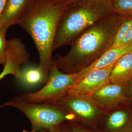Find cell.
<instances>
[{
	"label": "cell",
	"mask_w": 132,
	"mask_h": 132,
	"mask_svg": "<svg viewBox=\"0 0 132 132\" xmlns=\"http://www.w3.org/2000/svg\"><path fill=\"white\" fill-rule=\"evenodd\" d=\"M125 19L114 13L100 20L72 43L67 54L56 55L53 64L67 74L76 73L86 68L112 47Z\"/></svg>",
	"instance_id": "6da1fadb"
},
{
	"label": "cell",
	"mask_w": 132,
	"mask_h": 132,
	"mask_svg": "<svg viewBox=\"0 0 132 132\" xmlns=\"http://www.w3.org/2000/svg\"><path fill=\"white\" fill-rule=\"evenodd\" d=\"M37 1L24 12L18 24L32 39L39 57L38 67L47 80L53 64V46L58 22L65 6Z\"/></svg>",
	"instance_id": "7a4b0ae2"
},
{
	"label": "cell",
	"mask_w": 132,
	"mask_h": 132,
	"mask_svg": "<svg viewBox=\"0 0 132 132\" xmlns=\"http://www.w3.org/2000/svg\"><path fill=\"white\" fill-rule=\"evenodd\" d=\"M114 13L112 0H76L66 5L58 22L53 51L71 46L97 22Z\"/></svg>",
	"instance_id": "3957f363"
},
{
	"label": "cell",
	"mask_w": 132,
	"mask_h": 132,
	"mask_svg": "<svg viewBox=\"0 0 132 132\" xmlns=\"http://www.w3.org/2000/svg\"><path fill=\"white\" fill-rule=\"evenodd\" d=\"M12 106L24 114L29 119L32 130H47L54 127L61 125L66 120H71L72 117L60 107L54 104L43 102L39 104L27 102L19 96L0 105V109Z\"/></svg>",
	"instance_id": "277c9868"
},
{
	"label": "cell",
	"mask_w": 132,
	"mask_h": 132,
	"mask_svg": "<svg viewBox=\"0 0 132 132\" xmlns=\"http://www.w3.org/2000/svg\"><path fill=\"white\" fill-rule=\"evenodd\" d=\"M79 78V73H64L53 64L50 71L47 81L42 89L35 93H22L20 97L27 102L35 104L56 100L65 95Z\"/></svg>",
	"instance_id": "5b68a950"
},
{
	"label": "cell",
	"mask_w": 132,
	"mask_h": 132,
	"mask_svg": "<svg viewBox=\"0 0 132 132\" xmlns=\"http://www.w3.org/2000/svg\"><path fill=\"white\" fill-rule=\"evenodd\" d=\"M44 102L54 104L72 116L74 119L86 121L96 120L103 109L90 98L67 94L59 98Z\"/></svg>",
	"instance_id": "8992f818"
},
{
	"label": "cell",
	"mask_w": 132,
	"mask_h": 132,
	"mask_svg": "<svg viewBox=\"0 0 132 132\" xmlns=\"http://www.w3.org/2000/svg\"><path fill=\"white\" fill-rule=\"evenodd\" d=\"M115 64L105 68L90 71L80 77L75 85L67 91V94L84 97L92 96L111 83L110 75Z\"/></svg>",
	"instance_id": "52a82bcc"
},
{
	"label": "cell",
	"mask_w": 132,
	"mask_h": 132,
	"mask_svg": "<svg viewBox=\"0 0 132 132\" xmlns=\"http://www.w3.org/2000/svg\"><path fill=\"white\" fill-rule=\"evenodd\" d=\"M124 85L110 83L88 98L102 109H112L125 98Z\"/></svg>",
	"instance_id": "ba28073f"
},
{
	"label": "cell",
	"mask_w": 132,
	"mask_h": 132,
	"mask_svg": "<svg viewBox=\"0 0 132 132\" xmlns=\"http://www.w3.org/2000/svg\"><path fill=\"white\" fill-rule=\"evenodd\" d=\"M132 52V42L121 46L111 47L90 65L79 72L80 78L90 71L105 68L115 64L121 57Z\"/></svg>",
	"instance_id": "9c48e42d"
},
{
	"label": "cell",
	"mask_w": 132,
	"mask_h": 132,
	"mask_svg": "<svg viewBox=\"0 0 132 132\" xmlns=\"http://www.w3.org/2000/svg\"><path fill=\"white\" fill-rule=\"evenodd\" d=\"M31 0H7L0 16V29L6 33L8 29L18 24L24 13V9Z\"/></svg>",
	"instance_id": "30bf717a"
},
{
	"label": "cell",
	"mask_w": 132,
	"mask_h": 132,
	"mask_svg": "<svg viewBox=\"0 0 132 132\" xmlns=\"http://www.w3.org/2000/svg\"><path fill=\"white\" fill-rule=\"evenodd\" d=\"M30 55L21 40L13 38L7 40L6 61L19 73L21 66L28 62Z\"/></svg>",
	"instance_id": "8fae6325"
},
{
	"label": "cell",
	"mask_w": 132,
	"mask_h": 132,
	"mask_svg": "<svg viewBox=\"0 0 132 132\" xmlns=\"http://www.w3.org/2000/svg\"><path fill=\"white\" fill-rule=\"evenodd\" d=\"M132 79V52L125 55L116 62L110 80L112 84L124 85Z\"/></svg>",
	"instance_id": "7c38bea8"
},
{
	"label": "cell",
	"mask_w": 132,
	"mask_h": 132,
	"mask_svg": "<svg viewBox=\"0 0 132 132\" xmlns=\"http://www.w3.org/2000/svg\"><path fill=\"white\" fill-rule=\"evenodd\" d=\"M19 79L22 85L28 87L45 84L47 80L38 66H28L22 69Z\"/></svg>",
	"instance_id": "4fadbf2b"
},
{
	"label": "cell",
	"mask_w": 132,
	"mask_h": 132,
	"mask_svg": "<svg viewBox=\"0 0 132 132\" xmlns=\"http://www.w3.org/2000/svg\"><path fill=\"white\" fill-rule=\"evenodd\" d=\"M128 115L123 111L113 112L107 119L106 126L107 129L111 132H119L123 130L127 124Z\"/></svg>",
	"instance_id": "5bb4252c"
},
{
	"label": "cell",
	"mask_w": 132,
	"mask_h": 132,
	"mask_svg": "<svg viewBox=\"0 0 132 132\" xmlns=\"http://www.w3.org/2000/svg\"><path fill=\"white\" fill-rule=\"evenodd\" d=\"M115 13L124 18L132 17V0H112Z\"/></svg>",
	"instance_id": "9a60e30c"
},
{
	"label": "cell",
	"mask_w": 132,
	"mask_h": 132,
	"mask_svg": "<svg viewBox=\"0 0 132 132\" xmlns=\"http://www.w3.org/2000/svg\"><path fill=\"white\" fill-rule=\"evenodd\" d=\"M132 26V17L125 18L118 28L112 47H117Z\"/></svg>",
	"instance_id": "2e32d148"
},
{
	"label": "cell",
	"mask_w": 132,
	"mask_h": 132,
	"mask_svg": "<svg viewBox=\"0 0 132 132\" xmlns=\"http://www.w3.org/2000/svg\"><path fill=\"white\" fill-rule=\"evenodd\" d=\"M6 33L0 29V64L4 67L6 61Z\"/></svg>",
	"instance_id": "e0dca14e"
},
{
	"label": "cell",
	"mask_w": 132,
	"mask_h": 132,
	"mask_svg": "<svg viewBox=\"0 0 132 132\" xmlns=\"http://www.w3.org/2000/svg\"><path fill=\"white\" fill-rule=\"evenodd\" d=\"M65 127L69 132H92L82 129L73 123H69L68 125Z\"/></svg>",
	"instance_id": "ac0fdd59"
},
{
	"label": "cell",
	"mask_w": 132,
	"mask_h": 132,
	"mask_svg": "<svg viewBox=\"0 0 132 132\" xmlns=\"http://www.w3.org/2000/svg\"><path fill=\"white\" fill-rule=\"evenodd\" d=\"M132 42V26L127 33L125 37L120 43L118 46H121L127 45Z\"/></svg>",
	"instance_id": "d6986e66"
},
{
	"label": "cell",
	"mask_w": 132,
	"mask_h": 132,
	"mask_svg": "<svg viewBox=\"0 0 132 132\" xmlns=\"http://www.w3.org/2000/svg\"><path fill=\"white\" fill-rule=\"evenodd\" d=\"M41 1L47 2L54 3L66 6L71 3L73 2L76 0H37Z\"/></svg>",
	"instance_id": "ffe728a7"
},
{
	"label": "cell",
	"mask_w": 132,
	"mask_h": 132,
	"mask_svg": "<svg viewBox=\"0 0 132 132\" xmlns=\"http://www.w3.org/2000/svg\"><path fill=\"white\" fill-rule=\"evenodd\" d=\"M47 132H69L64 126L61 125L54 127L47 130Z\"/></svg>",
	"instance_id": "44dd1931"
},
{
	"label": "cell",
	"mask_w": 132,
	"mask_h": 132,
	"mask_svg": "<svg viewBox=\"0 0 132 132\" xmlns=\"http://www.w3.org/2000/svg\"><path fill=\"white\" fill-rule=\"evenodd\" d=\"M7 1V0H0V16L5 9Z\"/></svg>",
	"instance_id": "7402d4cb"
},
{
	"label": "cell",
	"mask_w": 132,
	"mask_h": 132,
	"mask_svg": "<svg viewBox=\"0 0 132 132\" xmlns=\"http://www.w3.org/2000/svg\"><path fill=\"white\" fill-rule=\"evenodd\" d=\"M10 75L9 71H7V69H3V71L0 74V80L4 78L6 76Z\"/></svg>",
	"instance_id": "603a6c76"
},
{
	"label": "cell",
	"mask_w": 132,
	"mask_h": 132,
	"mask_svg": "<svg viewBox=\"0 0 132 132\" xmlns=\"http://www.w3.org/2000/svg\"><path fill=\"white\" fill-rule=\"evenodd\" d=\"M22 132H47V130H39V131H35L32 129L31 131H28V130H23Z\"/></svg>",
	"instance_id": "cb8c5ba5"
},
{
	"label": "cell",
	"mask_w": 132,
	"mask_h": 132,
	"mask_svg": "<svg viewBox=\"0 0 132 132\" xmlns=\"http://www.w3.org/2000/svg\"><path fill=\"white\" fill-rule=\"evenodd\" d=\"M131 94H132V85L131 86Z\"/></svg>",
	"instance_id": "d4e9b609"
},
{
	"label": "cell",
	"mask_w": 132,
	"mask_h": 132,
	"mask_svg": "<svg viewBox=\"0 0 132 132\" xmlns=\"http://www.w3.org/2000/svg\"></svg>",
	"instance_id": "484cf974"
}]
</instances>
